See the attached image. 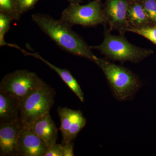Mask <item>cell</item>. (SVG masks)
<instances>
[{
  "label": "cell",
  "instance_id": "1",
  "mask_svg": "<svg viewBox=\"0 0 156 156\" xmlns=\"http://www.w3.org/2000/svg\"><path fill=\"white\" fill-rule=\"evenodd\" d=\"M31 18L41 30L62 49L93 62L96 61L97 57L93 54L90 46L72 30L71 27L47 14H33Z\"/></svg>",
  "mask_w": 156,
  "mask_h": 156
},
{
  "label": "cell",
  "instance_id": "2",
  "mask_svg": "<svg viewBox=\"0 0 156 156\" xmlns=\"http://www.w3.org/2000/svg\"><path fill=\"white\" fill-rule=\"evenodd\" d=\"M95 63L102 70L118 100H131L139 91L141 82L137 76L128 69L98 57Z\"/></svg>",
  "mask_w": 156,
  "mask_h": 156
},
{
  "label": "cell",
  "instance_id": "3",
  "mask_svg": "<svg viewBox=\"0 0 156 156\" xmlns=\"http://www.w3.org/2000/svg\"><path fill=\"white\" fill-rule=\"evenodd\" d=\"M114 61H129L137 63L152 53L151 50L132 44L124 37L105 33L100 45L90 46Z\"/></svg>",
  "mask_w": 156,
  "mask_h": 156
},
{
  "label": "cell",
  "instance_id": "4",
  "mask_svg": "<svg viewBox=\"0 0 156 156\" xmlns=\"http://www.w3.org/2000/svg\"><path fill=\"white\" fill-rule=\"evenodd\" d=\"M56 93L46 84L20 101V119L24 126L31 128L35 121L50 113Z\"/></svg>",
  "mask_w": 156,
  "mask_h": 156
},
{
  "label": "cell",
  "instance_id": "5",
  "mask_svg": "<svg viewBox=\"0 0 156 156\" xmlns=\"http://www.w3.org/2000/svg\"><path fill=\"white\" fill-rule=\"evenodd\" d=\"M46 83L35 73L17 70L6 75L0 83V91L21 101Z\"/></svg>",
  "mask_w": 156,
  "mask_h": 156
},
{
  "label": "cell",
  "instance_id": "6",
  "mask_svg": "<svg viewBox=\"0 0 156 156\" xmlns=\"http://www.w3.org/2000/svg\"><path fill=\"white\" fill-rule=\"evenodd\" d=\"M100 2L94 0L83 5L79 3L70 4L62 12L60 20L70 27H92L104 23L107 18Z\"/></svg>",
  "mask_w": 156,
  "mask_h": 156
},
{
  "label": "cell",
  "instance_id": "7",
  "mask_svg": "<svg viewBox=\"0 0 156 156\" xmlns=\"http://www.w3.org/2000/svg\"><path fill=\"white\" fill-rule=\"evenodd\" d=\"M48 147L31 128L24 126L17 146V156H44Z\"/></svg>",
  "mask_w": 156,
  "mask_h": 156
},
{
  "label": "cell",
  "instance_id": "8",
  "mask_svg": "<svg viewBox=\"0 0 156 156\" xmlns=\"http://www.w3.org/2000/svg\"><path fill=\"white\" fill-rule=\"evenodd\" d=\"M24 126L21 120L0 124V156H17V144Z\"/></svg>",
  "mask_w": 156,
  "mask_h": 156
},
{
  "label": "cell",
  "instance_id": "9",
  "mask_svg": "<svg viewBox=\"0 0 156 156\" xmlns=\"http://www.w3.org/2000/svg\"><path fill=\"white\" fill-rule=\"evenodd\" d=\"M30 128L44 140L48 148L56 143L58 130L50 113L35 121Z\"/></svg>",
  "mask_w": 156,
  "mask_h": 156
},
{
  "label": "cell",
  "instance_id": "10",
  "mask_svg": "<svg viewBox=\"0 0 156 156\" xmlns=\"http://www.w3.org/2000/svg\"><path fill=\"white\" fill-rule=\"evenodd\" d=\"M20 101L0 91V124H9L20 120Z\"/></svg>",
  "mask_w": 156,
  "mask_h": 156
},
{
  "label": "cell",
  "instance_id": "11",
  "mask_svg": "<svg viewBox=\"0 0 156 156\" xmlns=\"http://www.w3.org/2000/svg\"><path fill=\"white\" fill-rule=\"evenodd\" d=\"M128 6L126 0H106L104 11L113 25L123 26L127 23Z\"/></svg>",
  "mask_w": 156,
  "mask_h": 156
},
{
  "label": "cell",
  "instance_id": "12",
  "mask_svg": "<svg viewBox=\"0 0 156 156\" xmlns=\"http://www.w3.org/2000/svg\"><path fill=\"white\" fill-rule=\"evenodd\" d=\"M19 50H20L23 54L25 56H33L34 58L40 59L47 65L51 69L55 71L63 82L66 84L69 88L77 96L81 102H84L85 98H84L83 92L82 91L80 86L78 83L77 81L76 80L75 78L72 75L71 73L70 72L69 70L66 69L59 68L53 65L47 60H45L44 58H43L37 52L30 53L20 48H19Z\"/></svg>",
  "mask_w": 156,
  "mask_h": 156
},
{
  "label": "cell",
  "instance_id": "13",
  "mask_svg": "<svg viewBox=\"0 0 156 156\" xmlns=\"http://www.w3.org/2000/svg\"><path fill=\"white\" fill-rule=\"evenodd\" d=\"M128 18L135 27L144 26L149 20L141 1L129 2Z\"/></svg>",
  "mask_w": 156,
  "mask_h": 156
},
{
  "label": "cell",
  "instance_id": "14",
  "mask_svg": "<svg viewBox=\"0 0 156 156\" xmlns=\"http://www.w3.org/2000/svg\"><path fill=\"white\" fill-rule=\"evenodd\" d=\"M73 110L68 108L59 106L57 109L61 122L60 131L62 136V144L68 143L69 133L73 122Z\"/></svg>",
  "mask_w": 156,
  "mask_h": 156
},
{
  "label": "cell",
  "instance_id": "15",
  "mask_svg": "<svg viewBox=\"0 0 156 156\" xmlns=\"http://www.w3.org/2000/svg\"><path fill=\"white\" fill-rule=\"evenodd\" d=\"M87 119L80 110H73V122L70 128L68 136V142L73 141L80 131L86 126Z\"/></svg>",
  "mask_w": 156,
  "mask_h": 156
},
{
  "label": "cell",
  "instance_id": "16",
  "mask_svg": "<svg viewBox=\"0 0 156 156\" xmlns=\"http://www.w3.org/2000/svg\"><path fill=\"white\" fill-rule=\"evenodd\" d=\"M18 0H0V13L6 14L13 20L18 21L20 16L17 9Z\"/></svg>",
  "mask_w": 156,
  "mask_h": 156
},
{
  "label": "cell",
  "instance_id": "17",
  "mask_svg": "<svg viewBox=\"0 0 156 156\" xmlns=\"http://www.w3.org/2000/svg\"><path fill=\"white\" fill-rule=\"evenodd\" d=\"M13 20L6 14L0 13V46H8L14 48H17V45L9 44L5 41V37L10 29L11 21Z\"/></svg>",
  "mask_w": 156,
  "mask_h": 156
},
{
  "label": "cell",
  "instance_id": "18",
  "mask_svg": "<svg viewBox=\"0 0 156 156\" xmlns=\"http://www.w3.org/2000/svg\"><path fill=\"white\" fill-rule=\"evenodd\" d=\"M126 30L138 34L156 45V26H142L126 28Z\"/></svg>",
  "mask_w": 156,
  "mask_h": 156
},
{
  "label": "cell",
  "instance_id": "19",
  "mask_svg": "<svg viewBox=\"0 0 156 156\" xmlns=\"http://www.w3.org/2000/svg\"><path fill=\"white\" fill-rule=\"evenodd\" d=\"M149 20L156 23V0H141Z\"/></svg>",
  "mask_w": 156,
  "mask_h": 156
},
{
  "label": "cell",
  "instance_id": "20",
  "mask_svg": "<svg viewBox=\"0 0 156 156\" xmlns=\"http://www.w3.org/2000/svg\"><path fill=\"white\" fill-rule=\"evenodd\" d=\"M40 0H18L17 9L20 16L34 8Z\"/></svg>",
  "mask_w": 156,
  "mask_h": 156
},
{
  "label": "cell",
  "instance_id": "21",
  "mask_svg": "<svg viewBox=\"0 0 156 156\" xmlns=\"http://www.w3.org/2000/svg\"><path fill=\"white\" fill-rule=\"evenodd\" d=\"M62 144L56 143L48 148L44 156H62Z\"/></svg>",
  "mask_w": 156,
  "mask_h": 156
},
{
  "label": "cell",
  "instance_id": "22",
  "mask_svg": "<svg viewBox=\"0 0 156 156\" xmlns=\"http://www.w3.org/2000/svg\"><path fill=\"white\" fill-rule=\"evenodd\" d=\"M73 141L67 143L66 144H62V156H73L74 154Z\"/></svg>",
  "mask_w": 156,
  "mask_h": 156
},
{
  "label": "cell",
  "instance_id": "23",
  "mask_svg": "<svg viewBox=\"0 0 156 156\" xmlns=\"http://www.w3.org/2000/svg\"><path fill=\"white\" fill-rule=\"evenodd\" d=\"M69 2L70 4H80L83 2V0H66Z\"/></svg>",
  "mask_w": 156,
  "mask_h": 156
},
{
  "label": "cell",
  "instance_id": "24",
  "mask_svg": "<svg viewBox=\"0 0 156 156\" xmlns=\"http://www.w3.org/2000/svg\"><path fill=\"white\" fill-rule=\"evenodd\" d=\"M126 1L130 2H136V1H141V0H126Z\"/></svg>",
  "mask_w": 156,
  "mask_h": 156
},
{
  "label": "cell",
  "instance_id": "25",
  "mask_svg": "<svg viewBox=\"0 0 156 156\" xmlns=\"http://www.w3.org/2000/svg\"><path fill=\"white\" fill-rule=\"evenodd\" d=\"M96 1H98V2H101V0H96Z\"/></svg>",
  "mask_w": 156,
  "mask_h": 156
}]
</instances>
